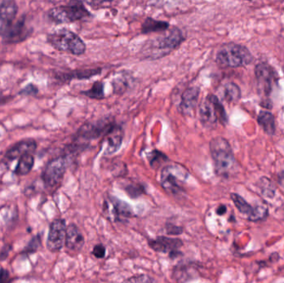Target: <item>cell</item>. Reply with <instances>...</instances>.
Wrapping results in <instances>:
<instances>
[{
    "label": "cell",
    "instance_id": "obj_1",
    "mask_svg": "<svg viewBox=\"0 0 284 283\" xmlns=\"http://www.w3.org/2000/svg\"><path fill=\"white\" fill-rule=\"evenodd\" d=\"M184 41L182 31L179 27H172L167 32L146 42L142 46V57L146 59H160L179 48Z\"/></svg>",
    "mask_w": 284,
    "mask_h": 283
},
{
    "label": "cell",
    "instance_id": "obj_2",
    "mask_svg": "<svg viewBox=\"0 0 284 283\" xmlns=\"http://www.w3.org/2000/svg\"><path fill=\"white\" fill-rule=\"evenodd\" d=\"M209 151L217 175L229 177L235 171L236 159L227 139L221 136L213 138L209 142Z\"/></svg>",
    "mask_w": 284,
    "mask_h": 283
},
{
    "label": "cell",
    "instance_id": "obj_3",
    "mask_svg": "<svg viewBox=\"0 0 284 283\" xmlns=\"http://www.w3.org/2000/svg\"><path fill=\"white\" fill-rule=\"evenodd\" d=\"M48 44L63 53L80 56L85 53L86 44L77 33L66 28L55 30L48 33Z\"/></svg>",
    "mask_w": 284,
    "mask_h": 283
},
{
    "label": "cell",
    "instance_id": "obj_4",
    "mask_svg": "<svg viewBox=\"0 0 284 283\" xmlns=\"http://www.w3.org/2000/svg\"><path fill=\"white\" fill-rule=\"evenodd\" d=\"M253 61V56L244 46L235 44L223 45L216 54V62L223 67H240Z\"/></svg>",
    "mask_w": 284,
    "mask_h": 283
},
{
    "label": "cell",
    "instance_id": "obj_5",
    "mask_svg": "<svg viewBox=\"0 0 284 283\" xmlns=\"http://www.w3.org/2000/svg\"><path fill=\"white\" fill-rule=\"evenodd\" d=\"M199 116L205 127H214L217 122L226 126L228 117L225 108L217 96L209 94L199 105Z\"/></svg>",
    "mask_w": 284,
    "mask_h": 283
},
{
    "label": "cell",
    "instance_id": "obj_6",
    "mask_svg": "<svg viewBox=\"0 0 284 283\" xmlns=\"http://www.w3.org/2000/svg\"><path fill=\"white\" fill-rule=\"evenodd\" d=\"M190 172L178 163L168 164L161 170V183L168 194H178L183 192V185L188 180Z\"/></svg>",
    "mask_w": 284,
    "mask_h": 283
},
{
    "label": "cell",
    "instance_id": "obj_7",
    "mask_svg": "<svg viewBox=\"0 0 284 283\" xmlns=\"http://www.w3.org/2000/svg\"><path fill=\"white\" fill-rule=\"evenodd\" d=\"M48 16L51 21L56 23H74L76 21L91 16L85 6L80 3L72 5H63L52 8L48 12Z\"/></svg>",
    "mask_w": 284,
    "mask_h": 283
},
{
    "label": "cell",
    "instance_id": "obj_8",
    "mask_svg": "<svg viewBox=\"0 0 284 283\" xmlns=\"http://www.w3.org/2000/svg\"><path fill=\"white\" fill-rule=\"evenodd\" d=\"M67 168L66 156H58L51 160L44 168L42 180L47 187L53 189L62 182Z\"/></svg>",
    "mask_w": 284,
    "mask_h": 283
},
{
    "label": "cell",
    "instance_id": "obj_9",
    "mask_svg": "<svg viewBox=\"0 0 284 283\" xmlns=\"http://www.w3.org/2000/svg\"><path fill=\"white\" fill-rule=\"evenodd\" d=\"M255 77L259 92L264 96H269L277 79V73L273 66L266 62L258 64L255 67Z\"/></svg>",
    "mask_w": 284,
    "mask_h": 283
},
{
    "label": "cell",
    "instance_id": "obj_10",
    "mask_svg": "<svg viewBox=\"0 0 284 283\" xmlns=\"http://www.w3.org/2000/svg\"><path fill=\"white\" fill-rule=\"evenodd\" d=\"M66 222L56 219L51 223L47 239V247L52 253H57L62 249L66 239Z\"/></svg>",
    "mask_w": 284,
    "mask_h": 283
},
{
    "label": "cell",
    "instance_id": "obj_11",
    "mask_svg": "<svg viewBox=\"0 0 284 283\" xmlns=\"http://www.w3.org/2000/svg\"><path fill=\"white\" fill-rule=\"evenodd\" d=\"M231 199L238 211L250 220L259 221L267 216L268 209L266 206H251L243 197L237 194H231Z\"/></svg>",
    "mask_w": 284,
    "mask_h": 283
},
{
    "label": "cell",
    "instance_id": "obj_12",
    "mask_svg": "<svg viewBox=\"0 0 284 283\" xmlns=\"http://www.w3.org/2000/svg\"><path fill=\"white\" fill-rule=\"evenodd\" d=\"M32 33V28L27 24V21L24 17L17 20L13 25L7 30V32L3 35V40L5 44H19L25 41Z\"/></svg>",
    "mask_w": 284,
    "mask_h": 283
},
{
    "label": "cell",
    "instance_id": "obj_13",
    "mask_svg": "<svg viewBox=\"0 0 284 283\" xmlns=\"http://www.w3.org/2000/svg\"><path fill=\"white\" fill-rule=\"evenodd\" d=\"M18 5L12 0H7L0 4V35L5 34L13 25L18 14Z\"/></svg>",
    "mask_w": 284,
    "mask_h": 283
},
{
    "label": "cell",
    "instance_id": "obj_14",
    "mask_svg": "<svg viewBox=\"0 0 284 283\" xmlns=\"http://www.w3.org/2000/svg\"><path fill=\"white\" fill-rule=\"evenodd\" d=\"M123 142V130L118 126H112L104 135L103 144L105 145L104 155H111L116 153Z\"/></svg>",
    "mask_w": 284,
    "mask_h": 283
},
{
    "label": "cell",
    "instance_id": "obj_15",
    "mask_svg": "<svg viewBox=\"0 0 284 283\" xmlns=\"http://www.w3.org/2000/svg\"><path fill=\"white\" fill-rule=\"evenodd\" d=\"M37 150V142L34 139H23L12 146L5 153V157L8 160H14L27 154H33Z\"/></svg>",
    "mask_w": 284,
    "mask_h": 283
},
{
    "label": "cell",
    "instance_id": "obj_16",
    "mask_svg": "<svg viewBox=\"0 0 284 283\" xmlns=\"http://www.w3.org/2000/svg\"><path fill=\"white\" fill-rule=\"evenodd\" d=\"M200 89L198 87H189L181 96L179 111L181 114L190 116L195 111L199 100Z\"/></svg>",
    "mask_w": 284,
    "mask_h": 283
},
{
    "label": "cell",
    "instance_id": "obj_17",
    "mask_svg": "<svg viewBox=\"0 0 284 283\" xmlns=\"http://www.w3.org/2000/svg\"><path fill=\"white\" fill-rule=\"evenodd\" d=\"M149 245L156 252L172 254H176L177 250L183 245V242L179 238L159 237L156 239L151 240Z\"/></svg>",
    "mask_w": 284,
    "mask_h": 283
},
{
    "label": "cell",
    "instance_id": "obj_18",
    "mask_svg": "<svg viewBox=\"0 0 284 283\" xmlns=\"http://www.w3.org/2000/svg\"><path fill=\"white\" fill-rule=\"evenodd\" d=\"M85 243L84 236L80 229L75 224H72L66 227L65 246L70 251L80 252Z\"/></svg>",
    "mask_w": 284,
    "mask_h": 283
},
{
    "label": "cell",
    "instance_id": "obj_19",
    "mask_svg": "<svg viewBox=\"0 0 284 283\" xmlns=\"http://www.w3.org/2000/svg\"><path fill=\"white\" fill-rule=\"evenodd\" d=\"M170 28V23L165 21L156 20L152 18H147L141 25V32L144 34L151 32H165Z\"/></svg>",
    "mask_w": 284,
    "mask_h": 283
},
{
    "label": "cell",
    "instance_id": "obj_20",
    "mask_svg": "<svg viewBox=\"0 0 284 283\" xmlns=\"http://www.w3.org/2000/svg\"><path fill=\"white\" fill-rule=\"evenodd\" d=\"M110 203L113 205V212L115 217L118 220L123 218L132 217V210L127 203L113 197H111Z\"/></svg>",
    "mask_w": 284,
    "mask_h": 283
},
{
    "label": "cell",
    "instance_id": "obj_21",
    "mask_svg": "<svg viewBox=\"0 0 284 283\" xmlns=\"http://www.w3.org/2000/svg\"><path fill=\"white\" fill-rule=\"evenodd\" d=\"M258 123L263 128L264 132L267 133L268 135H274L275 131H276V126H275L274 117L272 113L264 112V111L260 112L259 117H258Z\"/></svg>",
    "mask_w": 284,
    "mask_h": 283
},
{
    "label": "cell",
    "instance_id": "obj_22",
    "mask_svg": "<svg viewBox=\"0 0 284 283\" xmlns=\"http://www.w3.org/2000/svg\"><path fill=\"white\" fill-rule=\"evenodd\" d=\"M34 156L32 154H27L19 158V162L17 164L14 173L17 175H26L31 172L34 165Z\"/></svg>",
    "mask_w": 284,
    "mask_h": 283
},
{
    "label": "cell",
    "instance_id": "obj_23",
    "mask_svg": "<svg viewBox=\"0 0 284 283\" xmlns=\"http://www.w3.org/2000/svg\"><path fill=\"white\" fill-rule=\"evenodd\" d=\"M223 97L229 103H235L241 98V90L234 82H228L224 86Z\"/></svg>",
    "mask_w": 284,
    "mask_h": 283
},
{
    "label": "cell",
    "instance_id": "obj_24",
    "mask_svg": "<svg viewBox=\"0 0 284 283\" xmlns=\"http://www.w3.org/2000/svg\"><path fill=\"white\" fill-rule=\"evenodd\" d=\"M101 72V68L85 69L80 71H75L74 73L63 74V80H72L74 78L77 79H87L92 78L93 76L98 75Z\"/></svg>",
    "mask_w": 284,
    "mask_h": 283
},
{
    "label": "cell",
    "instance_id": "obj_25",
    "mask_svg": "<svg viewBox=\"0 0 284 283\" xmlns=\"http://www.w3.org/2000/svg\"><path fill=\"white\" fill-rule=\"evenodd\" d=\"M83 96H87L89 98L101 100L104 98V83L101 82H95L92 87L87 91L81 92Z\"/></svg>",
    "mask_w": 284,
    "mask_h": 283
},
{
    "label": "cell",
    "instance_id": "obj_26",
    "mask_svg": "<svg viewBox=\"0 0 284 283\" xmlns=\"http://www.w3.org/2000/svg\"><path fill=\"white\" fill-rule=\"evenodd\" d=\"M129 76L122 74L119 78H116L113 81V89L117 93H122L128 88Z\"/></svg>",
    "mask_w": 284,
    "mask_h": 283
},
{
    "label": "cell",
    "instance_id": "obj_27",
    "mask_svg": "<svg viewBox=\"0 0 284 283\" xmlns=\"http://www.w3.org/2000/svg\"><path fill=\"white\" fill-rule=\"evenodd\" d=\"M259 185L264 194L268 197H272L274 194L275 189L273 184L268 179L262 178L259 181Z\"/></svg>",
    "mask_w": 284,
    "mask_h": 283
},
{
    "label": "cell",
    "instance_id": "obj_28",
    "mask_svg": "<svg viewBox=\"0 0 284 283\" xmlns=\"http://www.w3.org/2000/svg\"><path fill=\"white\" fill-rule=\"evenodd\" d=\"M167 160L168 158L166 155L161 153L160 151H154L152 152V157L150 158L149 161L152 167L155 168V167H158L161 162L167 161Z\"/></svg>",
    "mask_w": 284,
    "mask_h": 283
},
{
    "label": "cell",
    "instance_id": "obj_29",
    "mask_svg": "<svg viewBox=\"0 0 284 283\" xmlns=\"http://www.w3.org/2000/svg\"><path fill=\"white\" fill-rule=\"evenodd\" d=\"M41 245V237L39 235L35 236V237H32V239L30 240V242H28V246H26L24 251L27 254L35 253L37 250H39Z\"/></svg>",
    "mask_w": 284,
    "mask_h": 283
},
{
    "label": "cell",
    "instance_id": "obj_30",
    "mask_svg": "<svg viewBox=\"0 0 284 283\" xmlns=\"http://www.w3.org/2000/svg\"><path fill=\"white\" fill-rule=\"evenodd\" d=\"M122 283H154L152 277L147 275H138L131 276Z\"/></svg>",
    "mask_w": 284,
    "mask_h": 283
},
{
    "label": "cell",
    "instance_id": "obj_31",
    "mask_svg": "<svg viewBox=\"0 0 284 283\" xmlns=\"http://www.w3.org/2000/svg\"><path fill=\"white\" fill-rule=\"evenodd\" d=\"M126 191L132 198H137V197L140 196V195H141L144 193V189L140 185H128L126 188Z\"/></svg>",
    "mask_w": 284,
    "mask_h": 283
},
{
    "label": "cell",
    "instance_id": "obj_32",
    "mask_svg": "<svg viewBox=\"0 0 284 283\" xmlns=\"http://www.w3.org/2000/svg\"><path fill=\"white\" fill-rule=\"evenodd\" d=\"M39 92L38 87L33 84H28L19 91V95L22 96H34Z\"/></svg>",
    "mask_w": 284,
    "mask_h": 283
},
{
    "label": "cell",
    "instance_id": "obj_33",
    "mask_svg": "<svg viewBox=\"0 0 284 283\" xmlns=\"http://www.w3.org/2000/svg\"><path fill=\"white\" fill-rule=\"evenodd\" d=\"M92 254L96 258H103L105 255V247L102 244H97L92 250Z\"/></svg>",
    "mask_w": 284,
    "mask_h": 283
},
{
    "label": "cell",
    "instance_id": "obj_34",
    "mask_svg": "<svg viewBox=\"0 0 284 283\" xmlns=\"http://www.w3.org/2000/svg\"><path fill=\"white\" fill-rule=\"evenodd\" d=\"M182 232H183L182 228H179V227L174 226V225H170V224L168 225L167 233H169V234L177 235V234H180V233H182Z\"/></svg>",
    "mask_w": 284,
    "mask_h": 283
},
{
    "label": "cell",
    "instance_id": "obj_35",
    "mask_svg": "<svg viewBox=\"0 0 284 283\" xmlns=\"http://www.w3.org/2000/svg\"><path fill=\"white\" fill-rule=\"evenodd\" d=\"M10 278V272L4 268H0V283H6Z\"/></svg>",
    "mask_w": 284,
    "mask_h": 283
},
{
    "label": "cell",
    "instance_id": "obj_36",
    "mask_svg": "<svg viewBox=\"0 0 284 283\" xmlns=\"http://www.w3.org/2000/svg\"><path fill=\"white\" fill-rule=\"evenodd\" d=\"M226 209H227V208H226L225 205H220L218 209H217V214H218L219 215H224L225 213H226Z\"/></svg>",
    "mask_w": 284,
    "mask_h": 283
},
{
    "label": "cell",
    "instance_id": "obj_37",
    "mask_svg": "<svg viewBox=\"0 0 284 283\" xmlns=\"http://www.w3.org/2000/svg\"><path fill=\"white\" fill-rule=\"evenodd\" d=\"M4 100V97H3V95L1 92H0V104L2 102V100Z\"/></svg>",
    "mask_w": 284,
    "mask_h": 283
},
{
    "label": "cell",
    "instance_id": "obj_38",
    "mask_svg": "<svg viewBox=\"0 0 284 283\" xmlns=\"http://www.w3.org/2000/svg\"><path fill=\"white\" fill-rule=\"evenodd\" d=\"M282 270H283V272H284V269H282Z\"/></svg>",
    "mask_w": 284,
    "mask_h": 283
}]
</instances>
